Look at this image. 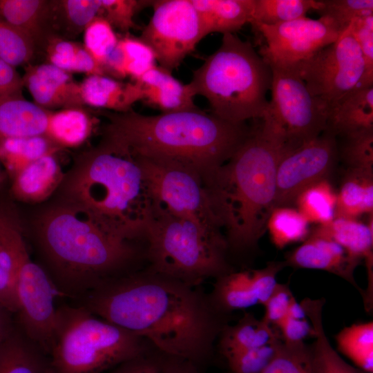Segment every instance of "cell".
<instances>
[{
    "label": "cell",
    "instance_id": "484cf974",
    "mask_svg": "<svg viewBox=\"0 0 373 373\" xmlns=\"http://www.w3.org/2000/svg\"><path fill=\"white\" fill-rule=\"evenodd\" d=\"M0 373H52L48 354L15 329L0 344Z\"/></svg>",
    "mask_w": 373,
    "mask_h": 373
},
{
    "label": "cell",
    "instance_id": "7bdbcfd3",
    "mask_svg": "<svg viewBox=\"0 0 373 373\" xmlns=\"http://www.w3.org/2000/svg\"><path fill=\"white\" fill-rule=\"evenodd\" d=\"M338 153L348 169L373 171V129L357 131L345 136Z\"/></svg>",
    "mask_w": 373,
    "mask_h": 373
},
{
    "label": "cell",
    "instance_id": "9a60e30c",
    "mask_svg": "<svg viewBox=\"0 0 373 373\" xmlns=\"http://www.w3.org/2000/svg\"><path fill=\"white\" fill-rule=\"evenodd\" d=\"M286 266L319 269L341 278L354 287L363 296V291L356 282L354 271L362 260L352 256L342 246L316 230L286 256Z\"/></svg>",
    "mask_w": 373,
    "mask_h": 373
},
{
    "label": "cell",
    "instance_id": "91938a15",
    "mask_svg": "<svg viewBox=\"0 0 373 373\" xmlns=\"http://www.w3.org/2000/svg\"><path fill=\"white\" fill-rule=\"evenodd\" d=\"M0 309H4L1 305H0Z\"/></svg>",
    "mask_w": 373,
    "mask_h": 373
},
{
    "label": "cell",
    "instance_id": "bcb514c9",
    "mask_svg": "<svg viewBox=\"0 0 373 373\" xmlns=\"http://www.w3.org/2000/svg\"><path fill=\"white\" fill-rule=\"evenodd\" d=\"M55 3L66 25L73 30H84L99 15L102 7V0H64Z\"/></svg>",
    "mask_w": 373,
    "mask_h": 373
},
{
    "label": "cell",
    "instance_id": "5bb4252c",
    "mask_svg": "<svg viewBox=\"0 0 373 373\" xmlns=\"http://www.w3.org/2000/svg\"><path fill=\"white\" fill-rule=\"evenodd\" d=\"M338 157L336 137L327 131L285 153L277 167L274 209L294 204L305 189L327 179Z\"/></svg>",
    "mask_w": 373,
    "mask_h": 373
},
{
    "label": "cell",
    "instance_id": "60d3db41",
    "mask_svg": "<svg viewBox=\"0 0 373 373\" xmlns=\"http://www.w3.org/2000/svg\"><path fill=\"white\" fill-rule=\"evenodd\" d=\"M118 39L112 26L101 15L96 17L84 30L83 46L103 73Z\"/></svg>",
    "mask_w": 373,
    "mask_h": 373
},
{
    "label": "cell",
    "instance_id": "52a82bcc",
    "mask_svg": "<svg viewBox=\"0 0 373 373\" xmlns=\"http://www.w3.org/2000/svg\"><path fill=\"white\" fill-rule=\"evenodd\" d=\"M144 241L149 269L191 287L233 271L227 258L224 233L205 229L156 203Z\"/></svg>",
    "mask_w": 373,
    "mask_h": 373
},
{
    "label": "cell",
    "instance_id": "9c48e42d",
    "mask_svg": "<svg viewBox=\"0 0 373 373\" xmlns=\"http://www.w3.org/2000/svg\"><path fill=\"white\" fill-rule=\"evenodd\" d=\"M270 67L271 97L262 119L290 151L325 131L329 106L309 91L293 67Z\"/></svg>",
    "mask_w": 373,
    "mask_h": 373
},
{
    "label": "cell",
    "instance_id": "44dd1931",
    "mask_svg": "<svg viewBox=\"0 0 373 373\" xmlns=\"http://www.w3.org/2000/svg\"><path fill=\"white\" fill-rule=\"evenodd\" d=\"M373 129V86L356 90L329 109L325 131L343 137Z\"/></svg>",
    "mask_w": 373,
    "mask_h": 373
},
{
    "label": "cell",
    "instance_id": "9f6ffc18",
    "mask_svg": "<svg viewBox=\"0 0 373 373\" xmlns=\"http://www.w3.org/2000/svg\"><path fill=\"white\" fill-rule=\"evenodd\" d=\"M8 313V311L0 309V343L6 339L15 329Z\"/></svg>",
    "mask_w": 373,
    "mask_h": 373
},
{
    "label": "cell",
    "instance_id": "ee69618b",
    "mask_svg": "<svg viewBox=\"0 0 373 373\" xmlns=\"http://www.w3.org/2000/svg\"><path fill=\"white\" fill-rule=\"evenodd\" d=\"M281 338L227 357L229 373H262L274 357Z\"/></svg>",
    "mask_w": 373,
    "mask_h": 373
},
{
    "label": "cell",
    "instance_id": "b9f144b4",
    "mask_svg": "<svg viewBox=\"0 0 373 373\" xmlns=\"http://www.w3.org/2000/svg\"><path fill=\"white\" fill-rule=\"evenodd\" d=\"M35 48V44L29 37L0 15V59L15 68L27 64Z\"/></svg>",
    "mask_w": 373,
    "mask_h": 373
},
{
    "label": "cell",
    "instance_id": "2e32d148",
    "mask_svg": "<svg viewBox=\"0 0 373 373\" xmlns=\"http://www.w3.org/2000/svg\"><path fill=\"white\" fill-rule=\"evenodd\" d=\"M35 100L46 110L81 107L80 84L75 82L68 73L50 64L29 65L22 77Z\"/></svg>",
    "mask_w": 373,
    "mask_h": 373
},
{
    "label": "cell",
    "instance_id": "7a4b0ae2",
    "mask_svg": "<svg viewBox=\"0 0 373 373\" xmlns=\"http://www.w3.org/2000/svg\"><path fill=\"white\" fill-rule=\"evenodd\" d=\"M106 137L134 157L189 169L207 182L235 153L250 127L200 108L146 115L133 110L105 114Z\"/></svg>",
    "mask_w": 373,
    "mask_h": 373
},
{
    "label": "cell",
    "instance_id": "6f0895ef",
    "mask_svg": "<svg viewBox=\"0 0 373 373\" xmlns=\"http://www.w3.org/2000/svg\"><path fill=\"white\" fill-rule=\"evenodd\" d=\"M287 317L294 319H305L307 318L306 312L301 304V303L297 302L295 297H294L289 304Z\"/></svg>",
    "mask_w": 373,
    "mask_h": 373
},
{
    "label": "cell",
    "instance_id": "f5cc1de1",
    "mask_svg": "<svg viewBox=\"0 0 373 373\" xmlns=\"http://www.w3.org/2000/svg\"><path fill=\"white\" fill-rule=\"evenodd\" d=\"M23 86V79L15 67L0 59V97L21 95Z\"/></svg>",
    "mask_w": 373,
    "mask_h": 373
},
{
    "label": "cell",
    "instance_id": "ac0fdd59",
    "mask_svg": "<svg viewBox=\"0 0 373 373\" xmlns=\"http://www.w3.org/2000/svg\"><path fill=\"white\" fill-rule=\"evenodd\" d=\"M55 153L42 156L12 178L11 191L16 199L27 203L41 202L62 184L64 175Z\"/></svg>",
    "mask_w": 373,
    "mask_h": 373
},
{
    "label": "cell",
    "instance_id": "d4e9b609",
    "mask_svg": "<svg viewBox=\"0 0 373 373\" xmlns=\"http://www.w3.org/2000/svg\"><path fill=\"white\" fill-rule=\"evenodd\" d=\"M152 49L140 37L128 34L119 37L104 67L105 75L119 79L127 77L136 81L156 65Z\"/></svg>",
    "mask_w": 373,
    "mask_h": 373
},
{
    "label": "cell",
    "instance_id": "94428289",
    "mask_svg": "<svg viewBox=\"0 0 373 373\" xmlns=\"http://www.w3.org/2000/svg\"><path fill=\"white\" fill-rule=\"evenodd\" d=\"M0 344H1V343H0Z\"/></svg>",
    "mask_w": 373,
    "mask_h": 373
},
{
    "label": "cell",
    "instance_id": "11a10c76",
    "mask_svg": "<svg viewBox=\"0 0 373 373\" xmlns=\"http://www.w3.org/2000/svg\"><path fill=\"white\" fill-rule=\"evenodd\" d=\"M160 373H202L196 364L182 358L162 354Z\"/></svg>",
    "mask_w": 373,
    "mask_h": 373
},
{
    "label": "cell",
    "instance_id": "7dc6e473",
    "mask_svg": "<svg viewBox=\"0 0 373 373\" xmlns=\"http://www.w3.org/2000/svg\"><path fill=\"white\" fill-rule=\"evenodd\" d=\"M285 266L284 261H271L263 268L249 270L251 287L258 305H264L273 294L278 284L277 275Z\"/></svg>",
    "mask_w": 373,
    "mask_h": 373
},
{
    "label": "cell",
    "instance_id": "e575fe53",
    "mask_svg": "<svg viewBox=\"0 0 373 373\" xmlns=\"http://www.w3.org/2000/svg\"><path fill=\"white\" fill-rule=\"evenodd\" d=\"M48 64L66 72L104 75L102 68L83 45L57 37H50L46 44Z\"/></svg>",
    "mask_w": 373,
    "mask_h": 373
},
{
    "label": "cell",
    "instance_id": "680465c9",
    "mask_svg": "<svg viewBox=\"0 0 373 373\" xmlns=\"http://www.w3.org/2000/svg\"><path fill=\"white\" fill-rule=\"evenodd\" d=\"M1 175H0V186H1Z\"/></svg>",
    "mask_w": 373,
    "mask_h": 373
},
{
    "label": "cell",
    "instance_id": "c3c4849f",
    "mask_svg": "<svg viewBox=\"0 0 373 373\" xmlns=\"http://www.w3.org/2000/svg\"><path fill=\"white\" fill-rule=\"evenodd\" d=\"M348 28L360 48L367 76L373 80V15L354 19Z\"/></svg>",
    "mask_w": 373,
    "mask_h": 373
},
{
    "label": "cell",
    "instance_id": "4dcf8cb0",
    "mask_svg": "<svg viewBox=\"0 0 373 373\" xmlns=\"http://www.w3.org/2000/svg\"><path fill=\"white\" fill-rule=\"evenodd\" d=\"M0 15L35 43L44 36L51 17V2L44 0H0Z\"/></svg>",
    "mask_w": 373,
    "mask_h": 373
},
{
    "label": "cell",
    "instance_id": "74e56055",
    "mask_svg": "<svg viewBox=\"0 0 373 373\" xmlns=\"http://www.w3.org/2000/svg\"><path fill=\"white\" fill-rule=\"evenodd\" d=\"M315 0H254L249 23L273 26L306 17Z\"/></svg>",
    "mask_w": 373,
    "mask_h": 373
},
{
    "label": "cell",
    "instance_id": "8992f818",
    "mask_svg": "<svg viewBox=\"0 0 373 373\" xmlns=\"http://www.w3.org/2000/svg\"><path fill=\"white\" fill-rule=\"evenodd\" d=\"M271 82L269 64L251 43L224 34L219 48L193 71L189 84L195 96L206 98L211 113L240 124L263 117Z\"/></svg>",
    "mask_w": 373,
    "mask_h": 373
},
{
    "label": "cell",
    "instance_id": "d590c367",
    "mask_svg": "<svg viewBox=\"0 0 373 373\" xmlns=\"http://www.w3.org/2000/svg\"><path fill=\"white\" fill-rule=\"evenodd\" d=\"M336 193L327 179L305 189L296 198V209L309 223L323 225L334 219Z\"/></svg>",
    "mask_w": 373,
    "mask_h": 373
},
{
    "label": "cell",
    "instance_id": "f907efd6",
    "mask_svg": "<svg viewBox=\"0 0 373 373\" xmlns=\"http://www.w3.org/2000/svg\"><path fill=\"white\" fill-rule=\"evenodd\" d=\"M282 341L289 344L303 343L313 336L314 329L308 318L294 319L286 317L277 327Z\"/></svg>",
    "mask_w": 373,
    "mask_h": 373
},
{
    "label": "cell",
    "instance_id": "6da1fadb",
    "mask_svg": "<svg viewBox=\"0 0 373 373\" xmlns=\"http://www.w3.org/2000/svg\"><path fill=\"white\" fill-rule=\"evenodd\" d=\"M86 309L146 341L162 354L200 366L228 324L209 294L148 268L110 278L85 296Z\"/></svg>",
    "mask_w": 373,
    "mask_h": 373
},
{
    "label": "cell",
    "instance_id": "603a6c76",
    "mask_svg": "<svg viewBox=\"0 0 373 373\" xmlns=\"http://www.w3.org/2000/svg\"><path fill=\"white\" fill-rule=\"evenodd\" d=\"M372 216L367 224L358 219L336 218L314 229L342 246L352 256L365 261L369 287L373 283Z\"/></svg>",
    "mask_w": 373,
    "mask_h": 373
},
{
    "label": "cell",
    "instance_id": "e0dca14e",
    "mask_svg": "<svg viewBox=\"0 0 373 373\" xmlns=\"http://www.w3.org/2000/svg\"><path fill=\"white\" fill-rule=\"evenodd\" d=\"M134 82L140 88L142 101L161 113L199 108L194 103L195 95L189 83H182L159 66L151 68Z\"/></svg>",
    "mask_w": 373,
    "mask_h": 373
},
{
    "label": "cell",
    "instance_id": "681fc988",
    "mask_svg": "<svg viewBox=\"0 0 373 373\" xmlns=\"http://www.w3.org/2000/svg\"><path fill=\"white\" fill-rule=\"evenodd\" d=\"M294 295L287 284L278 283L273 294L263 305L262 318L268 325L278 327L287 316V311Z\"/></svg>",
    "mask_w": 373,
    "mask_h": 373
},
{
    "label": "cell",
    "instance_id": "ab89813d",
    "mask_svg": "<svg viewBox=\"0 0 373 373\" xmlns=\"http://www.w3.org/2000/svg\"><path fill=\"white\" fill-rule=\"evenodd\" d=\"M262 373H318L312 345L289 344L282 339L277 352Z\"/></svg>",
    "mask_w": 373,
    "mask_h": 373
},
{
    "label": "cell",
    "instance_id": "1f68e13d",
    "mask_svg": "<svg viewBox=\"0 0 373 373\" xmlns=\"http://www.w3.org/2000/svg\"><path fill=\"white\" fill-rule=\"evenodd\" d=\"M209 297L220 312L230 314L258 305L250 280L249 270L232 271L216 279Z\"/></svg>",
    "mask_w": 373,
    "mask_h": 373
},
{
    "label": "cell",
    "instance_id": "8d00e7d4",
    "mask_svg": "<svg viewBox=\"0 0 373 373\" xmlns=\"http://www.w3.org/2000/svg\"><path fill=\"white\" fill-rule=\"evenodd\" d=\"M276 247L303 241L309 233V222L296 209L289 206L277 207L271 211L266 224Z\"/></svg>",
    "mask_w": 373,
    "mask_h": 373
},
{
    "label": "cell",
    "instance_id": "836d02e7",
    "mask_svg": "<svg viewBox=\"0 0 373 373\" xmlns=\"http://www.w3.org/2000/svg\"><path fill=\"white\" fill-rule=\"evenodd\" d=\"M337 348L358 369L373 372V322L354 323L336 336Z\"/></svg>",
    "mask_w": 373,
    "mask_h": 373
},
{
    "label": "cell",
    "instance_id": "7402d4cb",
    "mask_svg": "<svg viewBox=\"0 0 373 373\" xmlns=\"http://www.w3.org/2000/svg\"><path fill=\"white\" fill-rule=\"evenodd\" d=\"M203 38L213 32L236 34L249 23L254 0H191Z\"/></svg>",
    "mask_w": 373,
    "mask_h": 373
},
{
    "label": "cell",
    "instance_id": "30bf717a",
    "mask_svg": "<svg viewBox=\"0 0 373 373\" xmlns=\"http://www.w3.org/2000/svg\"><path fill=\"white\" fill-rule=\"evenodd\" d=\"M293 68L309 91L327 104L329 109L351 93L373 86L360 48L349 28L334 42Z\"/></svg>",
    "mask_w": 373,
    "mask_h": 373
},
{
    "label": "cell",
    "instance_id": "f546056e",
    "mask_svg": "<svg viewBox=\"0 0 373 373\" xmlns=\"http://www.w3.org/2000/svg\"><path fill=\"white\" fill-rule=\"evenodd\" d=\"M300 303L314 329L312 346L318 373H365L348 364L331 345L323 324L325 299L305 298Z\"/></svg>",
    "mask_w": 373,
    "mask_h": 373
},
{
    "label": "cell",
    "instance_id": "8fae6325",
    "mask_svg": "<svg viewBox=\"0 0 373 373\" xmlns=\"http://www.w3.org/2000/svg\"><path fill=\"white\" fill-rule=\"evenodd\" d=\"M135 159L157 204L205 229L223 233L210 191L200 175L177 165Z\"/></svg>",
    "mask_w": 373,
    "mask_h": 373
},
{
    "label": "cell",
    "instance_id": "d6a6232c",
    "mask_svg": "<svg viewBox=\"0 0 373 373\" xmlns=\"http://www.w3.org/2000/svg\"><path fill=\"white\" fill-rule=\"evenodd\" d=\"M58 150L45 135L6 138L0 140V161L12 178L32 162Z\"/></svg>",
    "mask_w": 373,
    "mask_h": 373
},
{
    "label": "cell",
    "instance_id": "ffe728a7",
    "mask_svg": "<svg viewBox=\"0 0 373 373\" xmlns=\"http://www.w3.org/2000/svg\"><path fill=\"white\" fill-rule=\"evenodd\" d=\"M48 113L22 94L0 97V140L44 135Z\"/></svg>",
    "mask_w": 373,
    "mask_h": 373
},
{
    "label": "cell",
    "instance_id": "d6986e66",
    "mask_svg": "<svg viewBox=\"0 0 373 373\" xmlns=\"http://www.w3.org/2000/svg\"><path fill=\"white\" fill-rule=\"evenodd\" d=\"M80 91L84 104L115 113L130 111L142 98L135 82L124 83L105 75L88 76L80 83Z\"/></svg>",
    "mask_w": 373,
    "mask_h": 373
},
{
    "label": "cell",
    "instance_id": "4fadbf2b",
    "mask_svg": "<svg viewBox=\"0 0 373 373\" xmlns=\"http://www.w3.org/2000/svg\"><path fill=\"white\" fill-rule=\"evenodd\" d=\"M252 28L265 41L258 53L269 66L282 68L295 66L334 42L341 35L321 18L307 17Z\"/></svg>",
    "mask_w": 373,
    "mask_h": 373
},
{
    "label": "cell",
    "instance_id": "ba28073f",
    "mask_svg": "<svg viewBox=\"0 0 373 373\" xmlns=\"http://www.w3.org/2000/svg\"><path fill=\"white\" fill-rule=\"evenodd\" d=\"M144 338L91 313L82 305L57 307L48 354L52 373H105L147 355Z\"/></svg>",
    "mask_w": 373,
    "mask_h": 373
},
{
    "label": "cell",
    "instance_id": "7c38bea8",
    "mask_svg": "<svg viewBox=\"0 0 373 373\" xmlns=\"http://www.w3.org/2000/svg\"><path fill=\"white\" fill-rule=\"evenodd\" d=\"M139 37L153 51L159 66L172 73L203 39L191 0H157Z\"/></svg>",
    "mask_w": 373,
    "mask_h": 373
},
{
    "label": "cell",
    "instance_id": "816d5d0a",
    "mask_svg": "<svg viewBox=\"0 0 373 373\" xmlns=\"http://www.w3.org/2000/svg\"><path fill=\"white\" fill-rule=\"evenodd\" d=\"M160 357L147 355L123 363L105 373H160Z\"/></svg>",
    "mask_w": 373,
    "mask_h": 373
},
{
    "label": "cell",
    "instance_id": "f1b7e54d",
    "mask_svg": "<svg viewBox=\"0 0 373 373\" xmlns=\"http://www.w3.org/2000/svg\"><path fill=\"white\" fill-rule=\"evenodd\" d=\"M95 122L81 107L48 111L44 135L57 148H75L91 135Z\"/></svg>",
    "mask_w": 373,
    "mask_h": 373
},
{
    "label": "cell",
    "instance_id": "83f0119b",
    "mask_svg": "<svg viewBox=\"0 0 373 373\" xmlns=\"http://www.w3.org/2000/svg\"><path fill=\"white\" fill-rule=\"evenodd\" d=\"M14 208L9 202L0 199V267L15 283L17 271L31 259Z\"/></svg>",
    "mask_w": 373,
    "mask_h": 373
},
{
    "label": "cell",
    "instance_id": "db71d44e",
    "mask_svg": "<svg viewBox=\"0 0 373 373\" xmlns=\"http://www.w3.org/2000/svg\"><path fill=\"white\" fill-rule=\"evenodd\" d=\"M0 305L9 313L17 314L19 302L15 283L11 276L0 267Z\"/></svg>",
    "mask_w": 373,
    "mask_h": 373
},
{
    "label": "cell",
    "instance_id": "277c9868",
    "mask_svg": "<svg viewBox=\"0 0 373 373\" xmlns=\"http://www.w3.org/2000/svg\"><path fill=\"white\" fill-rule=\"evenodd\" d=\"M66 202L84 209L103 229L121 240H144L155 203L138 161L103 137L81 155L64 179Z\"/></svg>",
    "mask_w": 373,
    "mask_h": 373
},
{
    "label": "cell",
    "instance_id": "f6af8a7d",
    "mask_svg": "<svg viewBox=\"0 0 373 373\" xmlns=\"http://www.w3.org/2000/svg\"><path fill=\"white\" fill-rule=\"evenodd\" d=\"M153 1L142 0H102L99 15L106 19L112 27L125 34L136 27L134 21L135 15L149 6Z\"/></svg>",
    "mask_w": 373,
    "mask_h": 373
},
{
    "label": "cell",
    "instance_id": "3957f363",
    "mask_svg": "<svg viewBox=\"0 0 373 373\" xmlns=\"http://www.w3.org/2000/svg\"><path fill=\"white\" fill-rule=\"evenodd\" d=\"M207 181L229 249H254L274 207L278 164L288 149L263 119Z\"/></svg>",
    "mask_w": 373,
    "mask_h": 373
},
{
    "label": "cell",
    "instance_id": "f35d334b",
    "mask_svg": "<svg viewBox=\"0 0 373 373\" xmlns=\"http://www.w3.org/2000/svg\"><path fill=\"white\" fill-rule=\"evenodd\" d=\"M322 20L342 34L352 21L373 15L372 0H315L313 10Z\"/></svg>",
    "mask_w": 373,
    "mask_h": 373
},
{
    "label": "cell",
    "instance_id": "4316f807",
    "mask_svg": "<svg viewBox=\"0 0 373 373\" xmlns=\"http://www.w3.org/2000/svg\"><path fill=\"white\" fill-rule=\"evenodd\" d=\"M373 213V171L348 169L336 193L334 218L358 219Z\"/></svg>",
    "mask_w": 373,
    "mask_h": 373
},
{
    "label": "cell",
    "instance_id": "cb8c5ba5",
    "mask_svg": "<svg viewBox=\"0 0 373 373\" xmlns=\"http://www.w3.org/2000/svg\"><path fill=\"white\" fill-rule=\"evenodd\" d=\"M280 338L276 327L258 319L252 313L245 312L236 323L224 327L217 341L218 349L226 358L269 344Z\"/></svg>",
    "mask_w": 373,
    "mask_h": 373
},
{
    "label": "cell",
    "instance_id": "5b68a950",
    "mask_svg": "<svg viewBox=\"0 0 373 373\" xmlns=\"http://www.w3.org/2000/svg\"><path fill=\"white\" fill-rule=\"evenodd\" d=\"M38 226L39 245L62 294L86 295L141 255L133 242L103 229L84 209L65 201L45 211Z\"/></svg>",
    "mask_w": 373,
    "mask_h": 373
}]
</instances>
